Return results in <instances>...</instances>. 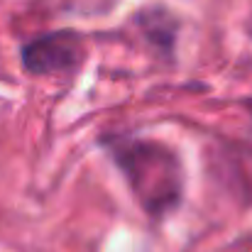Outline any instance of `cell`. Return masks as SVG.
I'll list each match as a JSON object with an SVG mask.
<instances>
[{"label":"cell","mask_w":252,"mask_h":252,"mask_svg":"<svg viewBox=\"0 0 252 252\" xmlns=\"http://www.w3.org/2000/svg\"><path fill=\"white\" fill-rule=\"evenodd\" d=\"M142 22H145V30H147V34H150L152 39H159V37H162L164 47L171 44V39H174V22H171V17H169L167 12L152 10L150 15L142 17Z\"/></svg>","instance_id":"3957f363"},{"label":"cell","mask_w":252,"mask_h":252,"mask_svg":"<svg viewBox=\"0 0 252 252\" xmlns=\"http://www.w3.org/2000/svg\"><path fill=\"white\" fill-rule=\"evenodd\" d=\"M84 57V42L76 32L62 30L32 39L22 49V64L30 74L47 76L71 71Z\"/></svg>","instance_id":"7a4b0ae2"},{"label":"cell","mask_w":252,"mask_h":252,"mask_svg":"<svg viewBox=\"0 0 252 252\" xmlns=\"http://www.w3.org/2000/svg\"><path fill=\"white\" fill-rule=\"evenodd\" d=\"M110 155L147 213L159 216L179 203L184 174L174 150L150 140H113Z\"/></svg>","instance_id":"6da1fadb"}]
</instances>
